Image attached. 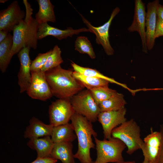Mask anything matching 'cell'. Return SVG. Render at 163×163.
<instances>
[{"instance_id":"obj_1","label":"cell","mask_w":163,"mask_h":163,"mask_svg":"<svg viewBox=\"0 0 163 163\" xmlns=\"http://www.w3.org/2000/svg\"><path fill=\"white\" fill-rule=\"evenodd\" d=\"M73 72L60 65L45 72L53 95L59 99L70 98L83 90L85 87L75 78Z\"/></svg>"},{"instance_id":"obj_2","label":"cell","mask_w":163,"mask_h":163,"mask_svg":"<svg viewBox=\"0 0 163 163\" xmlns=\"http://www.w3.org/2000/svg\"><path fill=\"white\" fill-rule=\"evenodd\" d=\"M78 141V149L74 158L81 163H93L90 156L91 149L94 148L92 136L97 137V133L93 128L91 122L83 116L75 113L71 118Z\"/></svg>"},{"instance_id":"obj_3","label":"cell","mask_w":163,"mask_h":163,"mask_svg":"<svg viewBox=\"0 0 163 163\" xmlns=\"http://www.w3.org/2000/svg\"><path fill=\"white\" fill-rule=\"evenodd\" d=\"M32 10L27 9L24 19L15 26L13 32L11 54L13 56L25 47L36 49L37 47V33L39 24L32 17Z\"/></svg>"},{"instance_id":"obj_4","label":"cell","mask_w":163,"mask_h":163,"mask_svg":"<svg viewBox=\"0 0 163 163\" xmlns=\"http://www.w3.org/2000/svg\"><path fill=\"white\" fill-rule=\"evenodd\" d=\"M140 133V127L133 119H131L114 129L111 137L123 142L127 148L126 153L131 155L141 149L142 146L144 142Z\"/></svg>"},{"instance_id":"obj_5","label":"cell","mask_w":163,"mask_h":163,"mask_svg":"<svg viewBox=\"0 0 163 163\" xmlns=\"http://www.w3.org/2000/svg\"><path fill=\"white\" fill-rule=\"evenodd\" d=\"M94 138L97 157L93 163H121L124 161L122 152L126 146L121 141L112 137L102 140Z\"/></svg>"},{"instance_id":"obj_6","label":"cell","mask_w":163,"mask_h":163,"mask_svg":"<svg viewBox=\"0 0 163 163\" xmlns=\"http://www.w3.org/2000/svg\"><path fill=\"white\" fill-rule=\"evenodd\" d=\"M70 100L76 113L83 116L91 123L97 120L98 116L101 112L100 109L89 90L81 91Z\"/></svg>"},{"instance_id":"obj_7","label":"cell","mask_w":163,"mask_h":163,"mask_svg":"<svg viewBox=\"0 0 163 163\" xmlns=\"http://www.w3.org/2000/svg\"><path fill=\"white\" fill-rule=\"evenodd\" d=\"M75 113L70 98L59 99L49 106L50 124L56 126L68 123Z\"/></svg>"},{"instance_id":"obj_8","label":"cell","mask_w":163,"mask_h":163,"mask_svg":"<svg viewBox=\"0 0 163 163\" xmlns=\"http://www.w3.org/2000/svg\"><path fill=\"white\" fill-rule=\"evenodd\" d=\"M120 11L119 7L115 8L113 11L108 20L102 25L98 27L92 26L87 19L79 14L84 23L88 28L90 32L95 34L96 43L102 46L105 53L108 56L113 55L114 53V50L109 41L110 27L112 20Z\"/></svg>"},{"instance_id":"obj_9","label":"cell","mask_w":163,"mask_h":163,"mask_svg":"<svg viewBox=\"0 0 163 163\" xmlns=\"http://www.w3.org/2000/svg\"><path fill=\"white\" fill-rule=\"evenodd\" d=\"M31 80L27 91L28 95L32 98L45 101L53 95L47 82L45 72L41 71L31 72Z\"/></svg>"},{"instance_id":"obj_10","label":"cell","mask_w":163,"mask_h":163,"mask_svg":"<svg viewBox=\"0 0 163 163\" xmlns=\"http://www.w3.org/2000/svg\"><path fill=\"white\" fill-rule=\"evenodd\" d=\"M126 113L124 107L118 110L101 112L99 114L97 120L102 126L104 139H110L113 130L126 121Z\"/></svg>"},{"instance_id":"obj_11","label":"cell","mask_w":163,"mask_h":163,"mask_svg":"<svg viewBox=\"0 0 163 163\" xmlns=\"http://www.w3.org/2000/svg\"><path fill=\"white\" fill-rule=\"evenodd\" d=\"M24 11L21 10L17 1L13 2L6 9L0 12V30L10 32L14 27L24 20Z\"/></svg>"},{"instance_id":"obj_12","label":"cell","mask_w":163,"mask_h":163,"mask_svg":"<svg viewBox=\"0 0 163 163\" xmlns=\"http://www.w3.org/2000/svg\"><path fill=\"white\" fill-rule=\"evenodd\" d=\"M146 14L145 3L141 0H135L133 21L128 30L130 32H138L142 40V51L147 53L145 30Z\"/></svg>"},{"instance_id":"obj_13","label":"cell","mask_w":163,"mask_h":163,"mask_svg":"<svg viewBox=\"0 0 163 163\" xmlns=\"http://www.w3.org/2000/svg\"><path fill=\"white\" fill-rule=\"evenodd\" d=\"M30 49L29 47L24 48L18 54L20 63V70L18 74V83L21 93L27 91L31 81L30 66L32 62L29 56Z\"/></svg>"},{"instance_id":"obj_14","label":"cell","mask_w":163,"mask_h":163,"mask_svg":"<svg viewBox=\"0 0 163 163\" xmlns=\"http://www.w3.org/2000/svg\"><path fill=\"white\" fill-rule=\"evenodd\" d=\"M159 1L154 0L148 3L146 14L145 26L146 40L148 50H151L155 43V34L157 21V10Z\"/></svg>"},{"instance_id":"obj_15","label":"cell","mask_w":163,"mask_h":163,"mask_svg":"<svg viewBox=\"0 0 163 163\" xmlns=\"http://www.w3.org/2000/svg\"><path fill=\"white\" fill-rule=\"evenodd\" d=\"M141 149L144 159L155 163L158 158L161 143V136L160 131H154L151 129V133L145 137Z\"/></svg>"},{"instance_id":"obj_16","label":"cell","mask_w":163,"mask_h":163,"mask_svg":"<svg viewBox=\"0 0 163 163\" xmlns=\"http://www.w3.org/2000/svg\"><path fill=\"white\" fill-rule=\"evenodd\" d=\"M89 32L88 28H82L78 29H73L68 27L64 30L52 27L47 23L39 24L37 33L38 40H41L48 36H53L59 40L66 39L68 37H72L75 34H78L82 32Z\"/></svg>"},{"instance_id":"obj_17","label":"cell","mask_w":163,"mask_h":163,"mask_svg":"<svg viewBox=\"0 0 163 163\" xmlns=\"http://www.w3.org/2000/svg\"><path fill=\"white\" fill-rule=\"evenodd\" d=\"M53 126L50 124L47 125L37 118L33 117L29 121V125L24 132L25 138L30 139L46 136H51Z\"/></svg>"},{"instance_id":"obj_18","label":"cell","mask_w":163,"mask_h":163,"mask_svg":"<svg viewBox=\"0 0 163 163\" xmlns=\"http://www.w3.org/2000/svg\"><path fill=\"white\" fill-rule=\"evenodd\" d=\"M54 144L50 136H46L30 139L27 145L36 151L37 158H44L51 157Z\"/></svg>"},{"instance_id":"obj_19","label":"cell","mask_w":163,"mask_h":163,"mask_svg":"<svg viewBox=\"0 0 163 163\" xmlns=\"http://www.w3.org/2000/svg\"><path fill=\"white\" fill-rule=\"evenodd\" d=\"M72 142L54 143L51 157L59 159L63 163H75L72 152Z\"/></svg>"},{"instance_id":"obj_20","label":"cell","mask_w":163,"mask_h":163,"mask_svg":"<svg viewBox=\"0 0 163 163\" xmlns=\"http://www.w3.org/2000/svg\"><path fill=\"white\" fill-rule=\"evenodd\" d=\"M51 137L54 143H57L72 142L77 138V136L72 124L68 123L53 126Z\"/></svg>"},{"instance_id":"obj_21","label":"cell","mask_w":163,"mask_h":163,"mask_svg":"<svg viewBox=\"0 0 163 163\" xmlns=\"http://www.w3.org/2000/svg\"><path fill=\"white\" fill-rule=\"evenodd\" d=\"M39 5L38 12L35 15V19L39 24L56 21L54 11V6L50 0H37Z\"/></svg>"},{"instance_id":"obj_22","label":"cell","mask_w":163,"mask_h":163,"mask_svg":"<svg viewBox=\"0 0 163 163\" xmlns=\"http://www.w3.org/2000/svg\"><path fill=\"white\" fill-rule=\"evenodd\" d=\"M13 36L8 33L5 39L0 43V69L5 72L13 56L11 49L13 45Z\"/></svg>"},{"instance_id":"obj_23","label":"cell","mask_w":163,"mask_h":163,"mask_svg":"<svg viewBox=\"0 0 163 163\" xmlns=\"http://www.w3.org/2000/svg\"><path fill=\"white\" fill-rule=\"evenodd\" d=\"M126 104L123 95L117 92L110 98L101 102L98 106L101 112L120 110L125 107Z\"/></svg>"},{"instance_id":"obj_24","label":"cell","mask_w":163,"mask_h":163,"mask_svg":"<svg viewBox=\"0 0 163 163\" xmlns=\"http://www.w3.org/2000/svg\"><path fill=\"white\" fill-rule=\"evenodd\" d=\"M73 75L86 89L101 87H108L110 82L106 79L85 76L74 71Z\"/></svg>"},{"instance_id":"obj_25","label":"cell","mask_w":163,"mask_h":163,"mask_svg":"<svg viewBox=\"0 0 163 163\" xmlns=\"http://www.w3.org/2000/svg\"><path fill=\"white\" fill-rule=\"evenodd\" d=\"M61 51L58 45H55L51 50L46 63L40 71L43 72L55 68L62 63L63 61L61 56Z\"/></svg>"},{"instance_id":"obj_26","label":"cell","mask_w":163,"mask_h":163,"mask_svg":"<svg viewBox=\"0 0 163 163\" xmlns=\"http://www.w3.org/2000/svg\"><path fill=\"white\" fill-rule=\"evenodd\" d=\"M75 50L82 54H87L92 59L96 55L92 45L87 37H78L75 42Z\"/></svg>"},{"instance_id":"obj_27","label":"cell","mask_w":163,"mask_h":163,"mask_svg":"<svg viewBox=\"0 0 163 163\" xmlns=\"http://www.w3.org/2000/svg\"><path fill=\"white\" fill-rule=\"evenodd\" d=\"M90 91L96 104L98 105L103 101L107 99L117 91L108 87L93 88L88 89Z\"/></svg>"},{"instance_id":"obj_28","label":"cell","mask_w":163,"mask_h":163,"mask_svg":"<svg viewBox=\"0 0 163 163\" xmlns=\"http://www.w3.org/2000/svg\"><path fill=\"white\" fill-rule=\"evenodd\" d=\"M71 65L74 71L85 75L104 79L110 82L118 84L114 79L104 75L96 69L82 67L73 62L71 63Z\"/></svg>"},{"instance_id":"obj_29","label":"cell","mask_w":163,"mask_h":163,"mask_svg":"<svg viewBox=\"0 0 163 163\" xmlns=\"http://www.w3.org/2000/svg\"><path fill=\"white\" fill-rule=\"evenodd\" d=\"M51 52V50L45 53H39L31 62V72L40 71L46 62L47 58Z\"/></svg>"},{"instance_id":"obj_30","label":"cell","mask_w":163,"mask_h":163,"mask_svg":"<svg viewBox=\"0 0 163 163\" xmlns=\"http://www.w3.org/2000/svg\"><path fill=\"white\" fill-rule=\"evenodd\" d=\"M162 36H163V21L157 17L155 38V39Z\"/></svg>"},{"instance_id":"obj_31","label":"cell","mask_w":163,"mask_h":163,"mask_svg":"<svg viewBox=\"0 0 163 163\" xmlns=\"http://www.w3.org/2000/svg\"><path fill=\"white\" fill-rule=\"evenodd\" d=\"M159 131L161 136V143L159 153L155 163H163V125L160 126Z\"/></svg>"},{"instance_id":"obj_32","label":"cell","mask_w":163,"mask_h":163,"mask_svg":"<svg viewBox=\"0 0 163 163\" xmlns=\"http://www.w3.org/2000/svg\"><path fill=\"white\" fill-rule=\"evenodd\" d=\"M57 159L51 157L44 158H37L34 161L30 163H56Z\"/></svg>"},{"instance_id":"obj_33","label":"cell","mask_w":163,"mask_h":163,"mask_svg":"<svg viewBox=\"0 0 163 163\" xmlns=\"http://www.w3.org/2000/svg\"><path fill=\"white\" fill-rule=\"evenodd\" d=\"M157 17L163 21V6L159 4L157 10Z\"/></svg>"},{"instance_id":"obj_34","label":"cell","mask_w":163,"mask_h":163,"mask_svg":"<svg viewBox=\"0 0 163 163\" xmlns=\"http://www.w3.org/2000/svg\"><path fill=\"white\" fill-rule=\"evenodd\" d=\"M8 32L5 30H0V43L5 39L9 33Z\"/></svg>"},{"instance_id":"obj_35","label":"cell","mask_w":163,"mask_h":163,"mask_svg":"<svg viewBox=\"0 0 163 163\" xmlns=\"http://www.w3.org/2000/svg\"><path fill=\"white\" fill-rule=\"evenodd\" d=\"M142 163H153L149 161L144 159Z\"/></svg>"},{"instance_id":"obj_36","label":"cell","mask_w":163,"mask_h":163,"mask_svg":"<svg viewBox=\"0 0 163 163\" xmlns=\"http://www.w3.org/2000/svg\"><path fill=\"white\" fill-rule=\"evenodd\" d=\"M121 163H136L134 161H124Z\"/></svg>"},{"instance_id":"obj_37","label":"cell","mask_w":163,"mask_h":163,"mask_svg":"<svg viewBox=\"0 0 163 163\" xmlns=\"http://www.w3.org/2000/svg\"><path fill=\"white\" fill-rule=\"evenodd\" d=\"M8 0H0V2L1 3H5V2H6Z\"/></svg>"}]
</instances>
